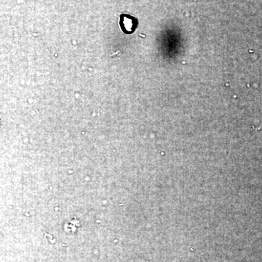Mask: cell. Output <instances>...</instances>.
<instances>
[{"label": "cell", "instance_id": "1", "mask_svg": "<svg viewBox=\"0 0 262 262\" xmlns=\"http://www.w3.org/2000/svg\"><path fill=\"white\" fill-rule=\"evenodd\" d=\"M120 25L122 32L130 34L134 32L138 26L137 20L133 16L127 14L121 15L120 19Z\"/></svg>", "mask_w": 262, "mask_h": 262}]
</instances>
